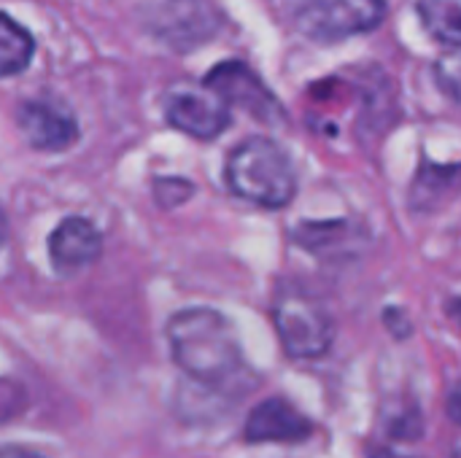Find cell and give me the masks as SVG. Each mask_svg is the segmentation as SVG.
<instances>
[{
  "mask_svg": "<svg viewBox=\"0 0 461 458\" xmlns=\"http://www.w3.org/2000/svg\"><path fill=\"white\" fill-rule=\"evenodd\" d=\"M170 356L192 381L224 389L243 375L246 362L235 327L211 308H189L167 321Z\"/></svg>",
  "mask_w": 461,
  "mask_h": 458,
  "instance_id": "cell-1",
  "label": "cell"
},
{
  "mask_svg": "<svg viewBox=\"0 0 461 458\" xmlns=\"http://www.w3.org/2000/svg\"><path fill=\"white\" fill-rule=\"evenodd\" d=\"M224 178L232 194L270 211L286 208L297 194V175L289 154L265 135L246 138L230 151Z\"/></svg>",
  "mask_w": 461,
  "mask_h": 458,
  "instance_id": "cell-2",
  "label": "cell"
},
{
  "mask_svg": "<svg viewBox=\"0 0 461 458\" xmlns=\"http://www.w3.org/2000/svg\"><path fill=\"white\" fill-rule=\"evenodd\" d=\"M276 332L292 359H319L335 340V321L330 310L305 289L284 286L273 305Z\"/></svg>",
  "mask_w": 461,
  "mask_h": 458,
  "instance_id": "cell-3",
  "label": "cell"
},
{
  "mask_svg": "<svg viewBox=\"0 0 461 458\" xmlns=\"http://www.w3.org/2000/svg\"><path fill=\"white\" fill-rule=\"evenodd\" d=\"M386 11V0H292L297 30L321 43L370 32L384 24Z\"/></svg>",
  "mask_w": 461,
  "mask_h": 458,
  "instance_id": "cell-4",
  "label": "cell"
},
{
  "mask_svg": "<svg viewBox=\"0 0 461 458\" xmlns=\"http://www.w3.org/2000/svg\"><path fill=\"white\" fill-rule=\"evenodd\" d=\"M167 121L200 140H213L230 127V108L205 84H178L165 97Z\"/></svg>",
  "mask_w": 461,
  "mask_h": 458,
  "instance_id": "cell-5",
  "label": "cell"
},
{
  "mask_svg": "<svg viewBox=\"0 0 461 458\" xmlns=\"http://www.w3.org/2000/svg\"><path fill=\"white\" fill-rule=\"evenodd\" d=\"M203 84L230 108V105H238V108H246L251 116H257L259 121H270L276 124L284 111L276 100V94L259 81V76L246 67L243 62H221L216 65L205 78Z\"/></svg>",
  "mask_w": 461,
  "mask_h": 458,
  "instance_id": "cell-6",
  "label": "cell"
},
{
  "mask_svg": "<svg viewBox=\"0 0 461 458\" xmlns=\"http://www.w3.org/2000/svg\"><path fill=\"white\" fill-rule=\"evenodd\" d=\"M16 124L35 151H68L78 140V121L73 111L57 97L24 100L16 111Z\"/></svg>",
  "mask_w": 461,
  "mask_h": 458,
  "instance_id": "cell-7",
  "label": "cell"
},
{
  "mask_svg": "<svg viewBox=\"0 0 461 458\" xmlns=\"http://www.w3.org/2000/svg\"><path fill=\"white\" fill-rule=\"evenodd\" d=\"M100 251H103L100 229L81 216L62 219L57 229L49 235V256L59 273H78L89 267L92 262H97Z\"/></svg>",
  "mask_w": 461,
  "mask_h": 458,
  "instance_id": "cell-8",
  "label": "cell"
},
{
  "mask_svg": "<svg viewBox=\"0 0 461 458\" xmlns=\"http://www.w3.org/2000/svg\"><path fill=\"white\" fill-rule=\"evenodd\" d=\"M313 424L286 400L273 397L257 405L246 421L243 437L249 443H300L308 440Z\"/></svg>",
  "mask_w": 461,
  "mask_h": 458,
  "instance_id": "cell-9",
  "label": "cell"
},
{
  "mask_svg": "<svg viewBox=\"0 0 461 458\" xmlns=\"http://www.w3.org/2000/svg\"><path fill=\"white\" fill-rule=\"evenodd\" d=\"M35 54V40L27 27H22L14 16L0 11V78L19 76L27 70Z\"/></svg>",
  "mask_w": 461,
  "mask_h": 458,
  "instance_id": "cell-10",
  "label": "cell"
},
{
  "mask_svg": "<svg viewBox=\"0 0 461 458\" xmlns=\"http://www.w3.org/2000/svg\"><path fill=\"white\" fill-rule=\"evenodd\" d=\"M416 11L424 30L448 49H456L461 40L459 0H419Z\"/></svg>",
  "mask_w": 461,
  "mask_h": 458,
  "instance_id": "cell-11",
  "label": "cell"
},
{
  "mask_svg": "<svg viewBox=\"0 0 461 458\" xmlns=\"http://www.w3.org/2000/svg\"><path fill=\"white\" fill-rule=\"evenodd\" d=\"M440 78L448 84V92L456 97V81H459V59H456V54L446 57V59L438 65V81H440Z\"/></svg>",
  "mask_w": 461,
  "mask_h": 458,
  "instance_id": "cell-12",
  "label": "cell"
},
{
  "mask_svg": "<svg viewBox=\"0 0 461 458\" xmlns=\"http://www.w3.org/2000/svg\"><path fill=\"white\" fill-rule=\"evenodd\" d=\"M0 458H46L22 445H0Z\"/></svg>",
  "mask_w": 461,
  "mask_h": 458,
  "instance_id": "cell-13",
  "label": "cell"
},
{
  "mask_svg": "<svg viewBox=\"0 0 461 458\" xmlns=\"http://www.w3.org/2000/svg\"><path fill=\"white\" fill-rule=\"evenodd\" d=\"M373 458H416V456H405V454H397V451H386V448H381V451H375Z\"/></svg>",
  "mask_w": 461,
  "mask_h": 458,
  "instance_id": "cell-14",
  "label": "cell"
},
{
  "mask_svg": "<svg viewBox=\"0 0 461 458\" xmlns=\"http://www.w3.org/2000/svg\"><path fill=\"white\" fill-rule=\"evenodd\" d=\"M3 238H5V216L0 211V243H3Z\"/></svg>",
  "mask_w": 461,
  "mask_h": 458,
  "instance_id": "cell-15",
  "label": "cell"
}]
</instances>
